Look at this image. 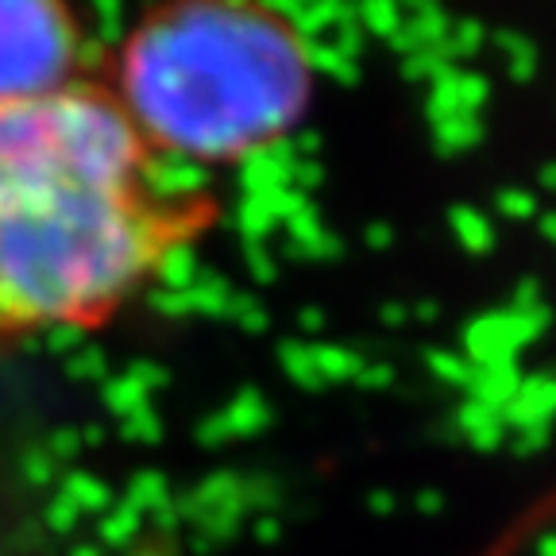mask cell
Here are the masks:
<instances>
[{
    "label": "cell",
    "instance_id": "obj_1",
    "mask_svg": "<svg viewBox=\"0 0 556 556\" xmlns=\"http://www.w3.org/2000/svg\"><path fill=\"white\" fill-rule=\"evenodd\" d=\"M174 190L104 81L0 104V352L59 329H101L217 225Z\"/></svg>",
    "mask_w": 556,
    "mask_h": 556
},
{
    "label": "cell",
    "instance_id": "obj_2",
    "mask_svg": "<svg viewBox=\"0 0 556 556\" xmlns=\"http://www.w3.org/2000/svg\"><path fill=\"white\" fill-rule=\"evenodd\" d=\"M104 86L155 159L236 166L305 121L317 62L287 12L178 0L128 27Z\"/></svg>",
    "mask_w": 556,
    "mask_h": 556
},
{
    "label": "cell",
    "instance_id": "obj_3",
    "mask_svg": "<svg viewBox=\"0 0 556 556\" xmlns=\"http://www.w3.org/2000/svg\"><path fill=\"white\" fill-rule=\"evenodd\" d=\"M81 24L54 0H0V104L78 78Z\"/></svg>",
    "mask_w": 556,
    "mask_h": 556
}]
</instances>
